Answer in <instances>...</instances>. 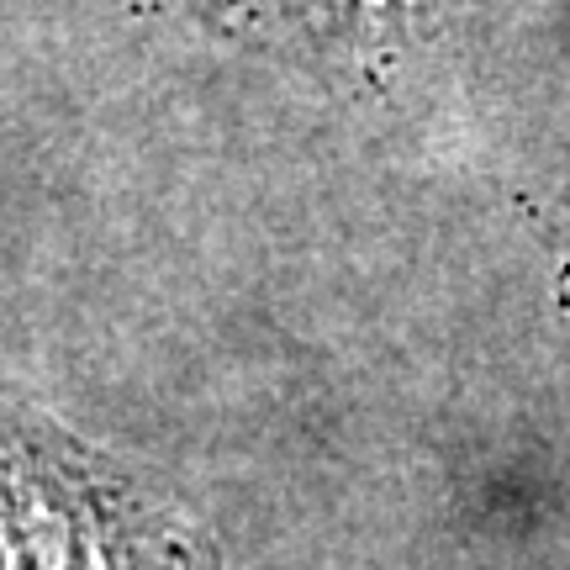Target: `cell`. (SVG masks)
Wrapping results in <instances>:
<instances>
[{
	"instance_id": "obj_1",
	"label": "cell",
	"mask_w": 570,
	"mask_h": 570,
	"mask_svg": "<svg viewBox=\"0 0 570 570\" xmlns=\"http://www.w3.org/2000/svg\"><path fill=\"white\" fill-rule=\"evenodd\" d=\"M0 570H196V560L111 454L0 375Z\"/></svg>"
}]
</instances>
